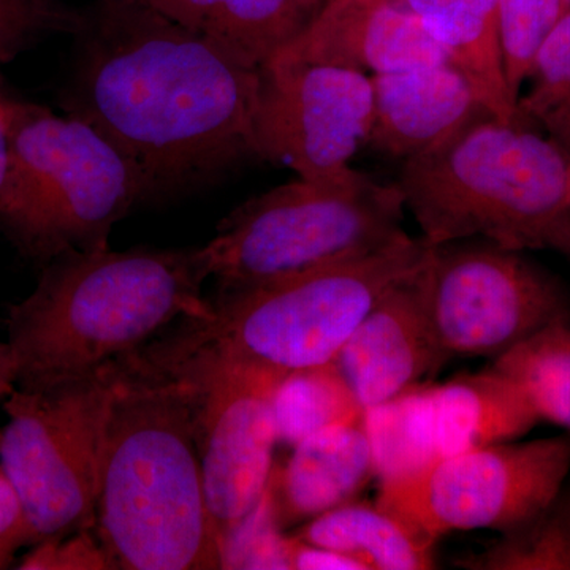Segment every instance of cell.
I'll return each instance as SVG.
<instances>
[{
    "instance_id": "d6986e66",
    "label": "cell",
    "mask_w": 570,
    "mask_h": 570,
    "mask_svg": "<svg viewBox=\"0 0 570 570\" xmlns=\"http://www.w3.org/2000/svg\"><path fill=\"white\" fill-rule=\"evenodd\" d=\"M463 71L483 107L502 122H517L498 31V0H400Z\"/></svg>"
},
{
    "instance_id": "603a6c76",
    "label": "cell",
    "mask_w": 570,
    "mask_h": 570,
    "mask_svg": "<svg viewBox=\"0 0 570 570\" xmlns=\"http://www.w3.org/2000/svg\"><path fill=\"white\" fill-rule=\"evenodd\" d=\"M527 82L530 88L520 94L517 118L570 156V9L540 47Z\"/></svg>"
},
{
    "instance_id": "4316f807",
    "label": "cell",
    "mask_w": 570,
    "mask_h": 570,
    "mask_svg": "<svg viewBox=\"0 0 570 570\" xmlns=\"http://www.w3.org/2000/svg\"><path fill=\"white\" fill-rule=\"evenodd\" d=\"M80 20L81 9L63 0H0V63L55 33L71 36Z\"/></svg>"
},
{
    "instance_id": "9c48e42d",
    "label": "cell",
    "mask_w": 570,
    "mask_h": 570,
    "mask_svg": "<svg viewBox=\"0 0 570 570\" xmlns=\"http://www.w3.org/2000/svg\"><path fill=\"white\" fill-rule=\"evenodd\" d=\"M570 475V433L499 442L381 483L377 504L436 546L459 531L513 534L551 508Z\"/></svg>"
},
{
    "instance_id": "4fadbf2b",
    "label": "cell",
    "mask_w": 570,
    "mask_h": 570,
    "mask_svg": "<svg viewBox=\"0 0 570 570\" xmlns=\"http://www.w3.org/2000/svg\"><path fill=\"white\" fill-rule=\"evenodd\" d=\"M168 374L189 385L206 508L220 553L225 535L253 512L268 489L279 444L273 414L279 377L242 367Z\"/></svg>"
},
{
    "instance_id": "d6a6232c",
    "label": "cell",
    "mask_w": 570,
    "mask_h": 570,
    "mask_svg": "<svg viewBox=\"0 0 570 570\" xmlns=\"http://www.w3.org/2000/svg\"><path fill=\"white\" fill-rule=\"evenodd\" d=\"M566 7H568V10L570 9V0H564Z\"/></svg>"
},
{
    "instance_id": "1f68e13d",
    "label": "cell",
    "mask_w": 570,
    "mask_h": 570,
    "mask_svg": "<svg viewBox=\"0 0 570 570\" xmlns=\"http://www.w3.org/2000/svg\"><path fill=\"white\" fill-rule=\"evenodd\" d=\"M18 366L13 348L9 343H0V401L7 397L17 389Z\"/></svg>"
},
{
    "instance_id": "83f0119b",
    "label": "cell",
    "mask_w": 570,
    "mask_h": 570,
    "mask_svg": "<svg viewBox=\"0 0 570 570\" xmlns=\"http://www.w3.org/2000/svg\"><path fill=\"white\" fill-rule=\"evenodd\" d=\"M22 570H111L112 566L100 539L91 530L33 543L21 560Z\"/></svg>"
},
{
    "instance_id": "4dcf8cb0",
    "label": "cell",
    "mask_w": 570,
    "mask_h": 570,
    "mask_svg": "<svg viewBox=\"0 0 570 570\" xmlns=\"http://www.w3.org/2000/svg\"><path fill=\"white\" fill-rule=\"evenodd\" d=\"M10 100L6 82L0 73V187L6 179L7 165H9L10 153Z\"/></svg>"
},
{
    "instance_id": "2e32d148",
    "label": "cell",
    "mask_w": 570,
    "mask_h": 570,
    "mask_svg": "<svg viewBox=\"0 0 570 570\" xmlns=\"http://www.w3.org/2000/svg\"><path fill=\"white\" fill-rule=\"evenodd\" d=\"M373 122L366 146L407 160L483 115L478 91L450 62L371 75Z\"/></svg>"
},
{
    "instance_id": "8fae6325",
    "label": "cell",
    "mask_w": 570,
    "mask_h": 570,
    "mask_svg": "<svg viewBox=\"0 0 570 570\" xmlns=\"http://www.w3.org/2000/svg\"><path fill=\"white\" fill-rule=\"evenodd\" d=\"M376 479L396 482L472 449L517 441L540 423L520 390L491 371L419 385L366 409Z\"/></svg>"
},
{
    "instance_id": "30bf717a",
    "label": "cell",
    "mask_w": 570,
    "mask_h": 570,
    "mask_svg": "<svg viewBox=\"0 0 570 570\" xmlns=\"http://www.w3.org/2000/svg\"><path fill=\"white\" fill-rule=\"evenodd\" d=\"M422 279L445 362L493 360L539 330L570 321V291L560 277L521 250L483 239L433 246Z\"/></svg>"
},
{
    "instance_id": "d4e9b609",
    "label": "cell",
    "mask_w": 570,
    "mask_h": 570,
    "mask_svg": "<svg viewBox=\"0 0 570 570\" xmlns=\"http://www.w3.org/2000/svg\"><path fill=\"white\" fill-rule=\"evenodd\" d=\"M564 0H498V31L510 96L519 102L543 41L564 17Z\"/></svg>"
},
{
    "instance_id": "8992f818",
    "label": "cell",
    "mask_w": 570,
    "mask_h": 570,
    "mask_svg": "<svg viewBox=\"0 0 570 570\" xmlns=\"http://www.w3.org/2000/svg\"><path fill=\"white\" fill-rule=\"evenodd\" d=\"M146 200L129 157L91 124L10 100V153L0 232L32 264L108 246L112 227Z\"/></svg>"
},
{
    "instance_id": "484cf974",
    "label": "cell",
    "mask_w": 570,
    "mask_h": 570,
    "mask_svg": "<svg viewBox=\"0 0 570 570\" xmlns=\"http://www.w3.org/2000/svg\"><path fill=\"white\" fill-rule=\"evenodd\" d=\"M294 535L285 534L276 519L272 494L265 497L220 543V569L291 570Z\"/></svg>"
},
{
    "instance_id": "7402d4cb",
    "label": "cell",
    "mask_w": 570,
    "mask_h": 570,
    "mask_svg": "<svg viewBox=\"0 0 570 570\" xmlns=\"http://www.w3.org/2000/svg\"><path fill=\"white\" fill-rule=\"evenodd\" d=\"M277 441L295 448L330 426L363 419L365 409L335 362L303 367L277 379L273 390Z\"/></svg>"
},
{
    "instance_id": "3957f363",
    "label": "cell",
    "mask_w": 570,
    "mask_h": 570,
    "mask_svg": "<svg viewBox=\"0 0 570 570\" xmlns=\"http://www.w3.org/2000/svg\"><path fill=\"white\" fill-rule=\"evenodd\" d=\"M205 247L70 250L41 266L31 295L10 307L17 387L99 373L168 326L208 309Z\"/></svg>"
},
{
    "instance_id": "5bb4252c",
    "label": "cell",
    "mask_w": 570,
    "mask_h": 570,
    "mask_svg": "<svg viewBox=\"0 0 570 570\" xmlns=\"http://www.w3.org/2000/svg\"><path fill=\"white\" fill-rule=\"evenodd\" d=\"M423 266L382 295L336 355L365 411L426 384L448 363L428 317Z\"/></svg>"
},
{
    "instance_id": "ac0fdd59",
    "label": "cell",
    "mask_w": 570,
    "mask_h": 570,
    "mask_svg": "<svg viewBox=\"0 0 570 570\" xmlns=\"http://www.w3.org/2000/svg\"><path fill=\"white\" fill-rule=\"evenodd\" d=\"M262 69L317 17L325 0H140Z\"/></svg>"
},
{
    "instance_id": "cb8c5ba5",
    "label": "cell",
    "mask_w": 570,
    "mask_h": 570,
    "mask_svg": "<svg viewBox=\"0 0 570 570\" xmlns=\"http://www.w3.org/2000/svg\"><path fill=\"white\" fill-rule=\"evenodd\" d=\"M456 566L475 570H570V483L530 527L501 535L493 547L461 558Z\"/></svg>"
},
{
    "instance_id": "7c38bea8",
    "label": "cell",
    "mask_w": 570,
    "mask_h": 570,
    "mask_svg": "<svg viewBox=\"0 0 570 570\" xmlns=\"http://www.w3.org/2000/svg\"><path fill=\"white\" fill-rule=\"evenodd\" d=\"M373 122L371 77L346 67L273 59L261 69L254 112L258 160L298 178H333L351 168Z\"/></svg>"
},
{
    "instance_id": "7a4b0ae2",
    "label": "cell",
    "mask_w": 570,
    "mask_h": 570,
    "mask_svg": "<svg viewBox=\"0 0 570 570\" xmlns=\"http://www.w3.org/2000/svg\"><path fill=\"white\" fill-rule=\"evenodd\" d=\"M96 527L112 569H220L189 385L135 352L108 365Z\"/></svg>"
},
{
    "instance_id": "f546056e",
    "label": "cell",
    "mask_w": 570,
    "mask_h": 570,
    "mask_svg": "<svg viewBox=\"0 0 570 570\" xmlns=\"http://www.w3.org/2000/svg\"><path fill=\"white\" fill-rule=\"evenodd\" d=\"M291 570H365L360 562L346 554L325 547L314 546L294 535Z\"/></svg>"
},
{
    "instance_id": "ba28073f",
    "label": "cell",
    "mask_w": 570,
    "mask_h": 570,
    "mask_svg": "<svg viewBox=\"0 0 570 570\" xmlns=\"http://www.w3.org/2000/svg\"><path fill=\"white\" fill-rule=\"evenodd\" d=\"M107 395L108 365L47 387H17L3 404L0 466L24 505L32 546L96 528Z\"/></svg>"
},
{
    "instance_id": "44dd1931",
    "label": "cell",
    "mask_w": 570,
    "mask_h": 570,
    "mask_svg": "<svg viewBox=\"0 0 570 570\" xmlns=\"http://www.w3.org/2000/svg\"><path fill=\"white\" fill-rule=\"evenodd\" d=\"M489 367L520 390L540 422L570 433V321L539 330Z\"/></svg>"
},
{
    "instance_id": "f1b7e54d",
    "label": "cell",
    "mask_w": 570,
    "mask_h": 570,
    "mask_svg": "<svg viewBox=\"0 0 570 570\" xmlns=\"http://www.w3.org/2000/svg\"><path fill=\"white\" fill-rule=\"evenodd\" d=\"M32 546L31 527L17 490L0 466V569L9 568L14 553Z\"/></svg>"
},
{
    "instance_id": "52a82bcc",
    "label": "cell",
    "mask_w": 570,
    "mask_h": 570,
    "mask_svg": "<svg viewBox=\"0 0 570 570\" xmlns=\"http://www.w3.org/2000/svg\"><path fill=\"white\" fill-rule=\"evenodd\" d=\"M396 183L348 168L249 198L205 245L217 288L262 283L373 253L406 236Z\"/></svg>"
},
{
    "instance_id": "5b68a950",
    "label": "cell",
    "mask_w": 570,
    "mask_h": 570,
    "mask_svg": "<svg viewBox=\"0 0 570 570\" xmlns=\"http://www.w3.org/2000/svg\"><path fill=\"white\" fill-rule=\"evenodd\" d=\"M396 186L428 245L570 255V156L527 124L483 112L404 160Z\"/></svg>"
},
{
    "instance_id": "6da1fadb",
    "label": "cell",
    "mask_w": 570,
    "mask_h": 570,
    "mask_svg": "<svg viewBox=\"0 0 570 570\" xmlns=\"http://www.w3.org/2000/svg\"><path fill=\"white\" fill-rule=\"evenodd\" d=\"M73 37L67 115L132 160L146 200L257 159L261 69L140 0H91Z\"/></svg>"
},
{
    "instance_id": "277c9868",
    "label": "cell",
    "mask_w": 570,
    "mask_h": 570,
    "mask_svg": "<svg viewBox=\"0 0 570 570\" xmlns=\"http://www.w3.org/2000/svg\"><path fill=\"white\" fill-rule=\"evenodd\" d=\"M431 249L406 235L336 264L217 288L205 314L179 318L135 354L168 373L242 367L276 377L335 362L371 307L419 272Z\"/></svg>"
},
{
    "instance_id": "ffe728a7",
    "label": "cell",
    "mask_w": 570,
    "mask_h": 570,
    "mask_svg": "<svg viewBox=\"0 0 570 570\" xmlns=\"http://www.w3.org/2000/svg\"><path fill=\"white\" fill-rule=\"evenodd\" d=\"M295 535L346 554L365 570L436 569V546L377 502H347L302 524Z\"/></svg>"
},
{
    "instance_id": "9a60e30c",
    "label": "cell",
    "mask_w": 570,
    "mask_h": 570,
    "mask_svg": "<svg viewBox=\"0 0 570 570\" xmlns=\"http://www.w3.org/2000/svg\"><path fill=\"white\" fill-rule=\"evenodd\" d=\"M275 59L371 75L450 62L400 0H325L313 22Z\"/></svg>"
},
{
    "instance_id": "e0dca14e",
    "label": "cell",
    "mask_w": 570,
    "mask_h": 570,
    "mask_svg": "<svg viewBox=\"0 0 570 570\" xmlns=\"http://www.w3.org/2000/svg\"><path fill=\"white\" fill-rule=\"evenodd\" d=\"M373 479V448L360 419L298 442L284 466L275 464L268 490L285 531L356 501Z\"/></svg>"
}]
</instances>
